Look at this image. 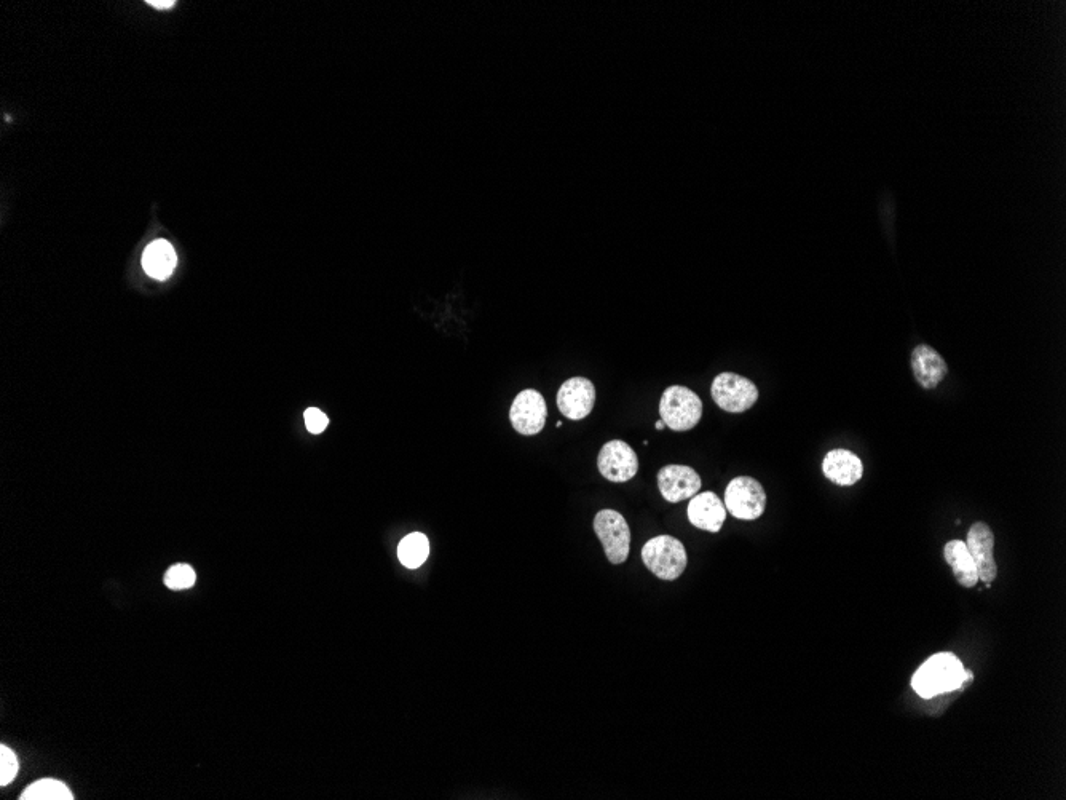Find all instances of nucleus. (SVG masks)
Listing matches in <instances>:
<instances>
[{"label":"nucleus","instance_id":"nucleus-1","mask_svg":"<svg viewBox=\"0 0 1066 800\" xmlns=\"http://www.w3.org/2000/svg\"><path fill=\"white\" fill-rule=\"evenodd\" d=\"M966 670L960 658L950 652L932 655L912 678V687L921 698H934L960 689L966 682Z\"/></svg>","mask_w":1066,"mask_h":800},{"label":"nucleus","instance_id":"nucleus-2","mask_svg":"<svg viewBox=\"0 0 1066 800\" xmlns=\"http://www.w3.org/2000/svg\"><path fill=\"white\" fill-rule=\"evenodd\" d=\"M642 561L658 579L672 582L687 569L688 556L684 543L672 535H658L642 548Z\"/></svg>","mask_w":1066,"mask_h":800},{"label":"nucleus","instance_id":"nucleus-3","mask_svg":"<svg viewBox=\"0 0 1066 800\" xmlns=\"http://www.w3.org/2000/svg\"><path fill=\"white\" fill-rule=\"evenodd\" d=\"M660 414L666 427L674 432H687L703 417V401L693 390L672 385L664 390L660 400Z\"/></svg>","mask_w":1066,"mask_h":800},{"label":"nucleus","instance_id":"nucleus-4","mask_svg":"<svg viewBox=\"0 0 1066 800\" xmlns=\"http://www.w3.org/2000/svg\"><path fill=\"white\" fill-rule=\"evenodd\" d=\"M711 395L715 404L723 411L741 414L754 408L759 400V389L747 377L736 373H722L712 382Z\"/></svg>","mask_w":1066,"mask_h":800},{"label":"nucleus","instance_id":"nucleus-5","mask_svg":"<svg viewBox=\"0 0 1066 800\" xmlns=\"http://www.w3.org/2000/svg\"><path fill=\"white\" fill-rule=\"evenodd\" d=\"M723 503L736 519L754 521L765 513L766 492L755 478L738 476L728 484Z\"/></svg>","mask_w":1066,"mask_h":800},{"label":"nucleus","instance_id":"nucleus-6","mask_svg":"<svg viewBox=\"0 0 1066 800\" xmlns=\"http://www.w3.org/2000/svg\"><path fill=\"white\" fill-rule=\"evenodd\" d=\"M594 532L601 540L610 563H626L631 550V529L621 513L615 510L599 511L594 518Z\"/></svg>","mask_w":1066,"mask_h":800},{"label":"nucleus","instance_id":"nucleus-7","mask_svg":"<svg viewBox=\"0 0 1066 800\" xmlns=\"http://www.w3.org/2000/svg\"><path fill=\"white\" fill-rule=\"evenodd\" d=\"M597 467L605 480L612 483H626L639 472V459L634 449L621 440L609 441L602 446Z\"/></svg>","mask_w":1066,"mask_h":800},{"label":"nucleus","instance_id":"nucleus-8","mask_svg":"<svg viewBox=\"0 0 1066 800\" xmlns=\"http://www.w3.org/2000/svg\"><path fill=\"white\" fill-rule=\"evenodd\" d=\"M966 547L976 563L979 582L991 587L998 577V564L995 559V534L987 523L972 524L966 537Z\"/></svg>","mask_w":1066,"mask_h":800},{"label":"nucleus","instance_id":"nucleus-9","mask_svg":"<svg viewBox=\"0 0 1066 800\" xmlns=\"http://www.w3.org/2000/svg\"><path fill=\"white\" fill-rule=\"evenodd\" d=\"M548 408L546 401L537 390L529 389L514 398L510 409V420L516 432L533 436L545 427Z\"/></svg>","mask_w":1066,"mask_h":800},{"label":"nucleus","instance_id":"nucleus-10","mask_svg":"<svg viewBox=\"0 0 1066 800\" xmlns=\"http://www.w3.org/2000/svg\"><path fill=\"white\" fill-rule=\"evenodd\" d=\"M596 387L586 377H572L557 392V408L567 419L581 420L593 412Z\"/></svg>","mask_w":1066,"mask_h":800},{"label":"nucleus","instance_id":"nucleus-11","mask_svg":"<svg viewBox=\"0 0 1066 800\" xmlns=\"http://www.w3.org/2000/svg\"><path fill=\"white\" fill-rule=\"evenodd\" d=\"M703 486L701 476L688 465H666L658 473V488L669 503L682 502L699 494Z\"/></svg>","mask_w":1066,"mask_h":800},{"label":"nucleus","instance_id":"nucleus-12","mask_svg":"<svg viewBox=\"0 0 1066 800\" xmlns=\"http://www.w3.org/2000/svg\"><path fill=\"white\" fill-rule=\"evenodd\" d=\"M687 516L688 521L701 531L717 534L727 519V508L714 492H701L691 497Z\"/></svg>","mask_w":1066,"mask_h":800},{"label":"nucleus","instance_id":"nucleus-13","mask_svg":"<svg viewBox=\"0 0 1066 800\" xmlns=\"http://www.w3.org/2000/svg\"><path fill=\"white\" fill-rule=\"evenodd\" d=\"M913 377L924 390L936 389L948 374L944 358L931 345H916L910 358Z\"/></svg>","mask_w":1066,"mask_h":800},{"label":"nucleus","instance_id":"nucleus-14","mask_svg":"<svg viewBox=\"0 0 1066 800\" xmlns=\"http://www.w3.org/2000/svg\"><path fill=\"white\" fill-rule=\"evenodd\" d=\"M822 473L826 475L827 480L846 488L861 481L864 475V464L854 452L848 449H834V451L827 452V456L824 457Z\"/></svg>","mask_w":1066,"mask_h":800},{"label":"nucleus","instance_id":"nucleus-15","mask_svg":"<svg viewBox=\"0 0 1066 800\" xmlns=\"http://www.w3.org/2000/svg\"><path fill=\"white\" fill-rule=\"evenodd\" d=\"M944 558L961 587L974 588L979 583L976 563L961 540H950L944 548Z\"/></svg>","mask_w":1066,"mask_h":800},{"label":"nucleus","instance_id":"nucleus-16","mask_svg":"<svg viewBox=\"0 0 1066 800\" xmlns=\"http://www.w3.org/2000/svg\"><path fill=\"white\" fill-rule=\"evenodd\" d=\"M178 264V256L173 246L166 240H155L147 246L143 254V267L149 277L155 280H166L173 274L174 267Z\"/></svg>","mask_w":1066,"mask_h":800},{"label":"nucleus","instance_id":"nucleus-17","mask_svg":"<svg viewBox=\"0 0 1066 800\" xmlns=\"http://www.w3.org/2000/svg\"><path fill=\"white\" fill-rule=\"evenodd\" d=\"M430 555V542L422 532H412L406 535L398 547V558L407 569H417L422 566Z\"/></svg>","mask_w":1066,"mask_h":800},{"label":"nucleus","instance_id":"nucleus-18","mask_svg":"<svg viewBox=\"0 0 1066 800\" xmlns=\"http://www.w3.org/2000/svg\"><path fill=\"white\" fill-rule=\"evenodd\" d=\"M21 800H74L71 789L63 781L47 780L32 783L20 797Z\"/></svg>","mask_w":1066,"mask_h":800},{"label":"nucleus","instance_id":"nucleus-19","mask_svg":"<svg viewBox=\"0 0 1066 800\" xmlns=\"http://www.w3.org/2000/svg\"><path fill=\"white\" fill-rule=\"evenodd\" d=\"M197 575H195L194 569L189 564H176V566L170 567V571L166 572L165 585L170 590L179 591L187 590V588L194 587Z\"/></svg>","mask_w":1066,"mask_h":800},{"label":"nucleus","instance_id":"nucleus-20","mask_svg":"<svg viewBox=\"0 0 1066 800\" xmlns=\"http://www.w3.org/2000/svg\"><path fill=\"white\" fill-rule=\"evenodd\" d=\"M20 770L18 757L8 746H0V785L7 786L15 780Z\"/></svg>","mask_w":1066,"mask_h":800},{"label":"nucleus","instance_id":"nucleus-21","mask_svg":"<svg viewBox=\"0 0 1066 800\" xmlns=\"http://www.w3.org/2000/svg\"><path fill=\"white\" fill-rule=\"evenodd\" d=\"M305 425L307 430L313 435H320L326 430L329 425V419L323 411L316 408H310L305 411Z\"/></svg>","mask_w":1066,"mask_h":800},{"label":"nucleus","instance_id":"nucleus-22","mask_svg":"<svg viewBox=\"0 0 1066 800\" xmlns=\"http://www.w3.org/2000/svg\"><path fill=\"white\" fill-rule=\"evenodd\" d=\"M147 4L152 5L154 8H158V10H168V8L174 7L176 2H174V0H149Z\"/></svg>","mask_w":1066,"mask_h":800},{"label":"nucleus","instance_id":"nucleus-23","mask_svg":"<svg viewBox=\"0 0 1066 800\" xmlns=\"http://www.w3.org/2000/svg\"><path fill=\"white\" fill-rule=\"evenodd\" d=\"M664 427H666V424H664L663 420L656 422V430H663Z\"/></svg>","mask_w":1066,"mask_h":800}]
</instances>
